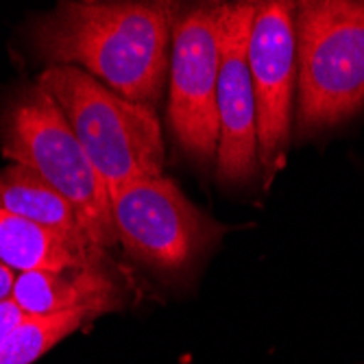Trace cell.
Wrapping results in <instances>:
<instances>
[{
    "label": "cell",
    "instance_id": "cell-1",
    "mask_svg": "<svg viewBox=\"0 0 364 364\" xmlns=\"http://www.w3.org/2000/svg\"><path fill=\"white\" fill-rule=\"evenodd\" d=\"M181 9L175 3H61L33 24L50 65H73L129 101L157 105Z\"/></svg>",
    "mask_w": 364,
    "mask_h": 364
},
{
    "label": "cell",
    "instance_id": "cell-2",
    "mask_svg": "<svg viewBox=\"0 0 364 364\" xmlns=\"http://www.w3.org/2000/svg\"><path fill=\"white\" fill-rule=\"evenodd\" d=\"M38 85L68 118L109 198L129 183L161 177L164 138L151 107L129 101L73 65H48Z\"/></svg>",
    "mask_w": 364,
    "mask_h": 364
},
{
    "label": "cell",
    "instance_id": "cell-3",
    "mask_svg": "<svg viewBox=\"0 0 364 364\" xmlns=\"http://www.w3.org/2000/svg\"><path fill=\"white\" fill-rule=\"evenodd\" d=\"M3 155L38 175L68 201L98 247H112L118 234L109 192L94 171L68 118L38 83L14 98L0 122Z\"/></svg>",
    "mask_w": 364,
    "mask_h": 364
},
{
    "label": "cell",
    "instance_id": "cell-4",
    "mask_svg": "<svg viewBox=\"0 0 364 364\" xmlns=\"http://www.w3.org/2000/svg\"><path fill=\"white\" fill-rule=\"evenodd\" d=\"M296 131L334 127L364 105V0L294 5Z\"/></svg>",
    "mask_w": 364,
    "mask_h": 364
},
{
    "label": "cell",
    "instance_id": "cell-5",
    "mask_svg": "<svg viewBox=\"0 0 364 364\" xmlns=\"http://www.w3.org/2000/svg\"><path fill=\"white\" fill-rule=\"evenodd\" d=\"M229 5L210 3L181 11L173 31L168 122L196 161L218 153V75Z\"/></svg>",
    "mask_w": 364,
    "mask_h": 364
},
{
    "label": "cell",
    "instance_id": "cell-6",
    "mask_svg": "<svg viewBox=\"0 0 364 364\" xmlns=\"http://www.w3.org/2000/svg\"><path fill=\"white\" fill-rule=\"evenodd\" d=\"M118 240L157 271L177 273L201 257L223 227L192 205L173 179L129 183L112 196Z\"/></svg>",
    "mask_w": 364,
    "mask_h": 364
},
{
    "label": "cell",
    "instance_id": "cell-7",
    "mask_svg": "<svg viewBox=\"0 0 364 364\" xmlns=\"http://www.w3.org/2000/svg\"><path fill=\"white\" fill-rule=\"evenodd\" d=\"M249 70L257 112V159L264 186H271L284 164L292 131L296 87L294 5H257L249 40Z\"/></svg>",
    "mask_w": 364,
    "mask_h": 364
},
{
    "label": "cell",
    "instance_id": "cell-8",
    "mask_svg": "<svg viewBox=\"0 0 364 364\" xmlns=\"http://www.w3.org/2000/svg\"><path fill=\"white\" fill-rule=\"evenodd\" d=\"M257 5H229L218 75V153L223 183H247L259 171L257 112L249 70V40Z\"/></svg>",
    "mask_w": 364,
    "mask_h": 364
},
{
    "label": "cell",
    "instance_id": "cell-9",
    "mask_svg": "<svg viewBox=\"0 0 364 364\" xmlns=\"http://www.w3.org/2000/svg\"><path fill=\"white\" fill-rule=\"evenodd\" d=\"M0 262L16 275L107 269L105 249L87 236L65 234L7 212L0 214Z\"/></svg>",
    "mask_w": 364,
    "mask_h": 364
},
{
    "label": "cell",
    "instance_id": "cell-10",
    "mask_svg": "<svg viewBox=\"0 0 364 364\" xmlns=\"http://www.w3.org/2000/svg\"><path fill=\"white\" fill-rule=\"evenodd\" d=\"M11 299L24 314H55L83 308L105 314L122 306L120 288L107 269L20 273L16 275Z\"/></svg>",
    "mask_w": 364,
    "mask_h": 364
},
{
    "label": "cell",
    "instance_id": "cell-11",
    "mask_svg": "<svg viewBox=\"0 0 364 364\" xmlns=\"http://www.w3.org/2000/svg\"><path fill=\"white\" fill-rule=\"evenodd\" d=\"M0 203L7 214L65 234L87 236L77 210L57 190L18 164L0 173Z\"/></svg>",
    "mask_w": 364,
    "mask_h": 364
},
{
    "label": "cell",
    "instance_id": "cell-12",
    "mask_svg": "<svg viewBox=\"0 0 364 364\" xmlns=\"http://www.w3.org/2000/svg\"><path fill=\"white\" fill-rule=\"evenodd\" d=\"M98 316L101 314L85 308L55 314H26L0 353V364H33L59 341Z\"/></svg>",
    "mask_w": 364,
    "mask_h": 364
},
{
    "label": "cell",
    "instance_id": "cell-13",
    "mask_svg": "<svg viewBox=\"0 0 364 364\" xmlns=\"http://www.w3.org/2000/svg\"><path fill=\"white\" fill-rule=\"evenodd\" d=\"M24 316L26 314L14 299L0 301V353H3L5 345L9 343L11 334L16 332V327L24 321Z\"/></svg>",
    "mask_w": 364,
    "mask_h": 364
},
{
    "label": "cell",
    "instance_id": "cell-14",
    "mask_svg": "<svg viewBox=\"0 0 364 364\" xmlns=\"http://www.w3.org/2000/svg\"><path fill=\"white\" fill-rule=\"evenodd\" d=\"M14 284H16V273L9 267H5L3 262H0V301L11 299Z\"/></svg>",
    "mask_w": 364,
    "mask_h": 364
},
{
    "label": "cell",
    "instance_id": "cell-15",
    "mask_svg": "<svg viewBox=\"0 0 364 364\" xmlns=\"http://www.w3.org/2000/svg\"><path fill=\"white\" fill-rule=\"evenodd\" d=\"M0 214H3V203H0Z\"/></svg>",
    "mask_w": 364,
    "mask_h": 364
}]
</instances>
